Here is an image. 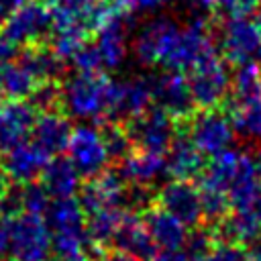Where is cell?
<instances>
[{"instance_id": "obj_43", "label": "cell", "mask_w": 261, "mask_h": 261, "mask_svg": "<svg viewBox=\"0 0 261 261\" xmlns=\"http://www.w3.org/2000/svg\"><path fill=\"white\" fill-rule=\"evenodd\" d=\"M153 261H190L188 253L177 249V251H161V253H155Z\"/></svg>"}, {"instance_id": "obj_52", "label": "cell", "mask_w": 261, "mask_h": 261, "mask_svg": "<svg viewBox=\"0 0 261 261\" xmlns=\"http://www.w3.org/2000/svg\"><path fill=\"white\" fill-rule=\"evenodd\" d=\"M259 75H261V67H259Z\"/></svg>"}, {"instance_id": "obj_47", "label": "cell", "mask_w": 261, "mask_h": 261, "mask_svg": "<svg viewBox=\"0 0 261 261\" xmlns=\"http://www.w3.org/2000/svg\"><path fill=\"white\" fill-rule=\"evenodd\" d=\"M102 261H137L135 257H130L128 253H124V251H116V253H112V255H108L106 259H102Z\"/></svg>"}, {"instance_id": "obj_29", "label": "cell", "mask_w": 261, "mask_h": 261, "mask_svg": "<svg viewBox=\"0 0 261 261\" xmlns=\"http://www.w3.org/2000/svg\"><path fill=\"white\" fill-rule=\"evenodd\" d=\"M122 212L124 210H120V208H104V210L88 214V218H86V234L90 237V241L98 249L106 247V245H112L116 228H118L120 218H122Z\"/></svg>"}, {"instance_id": "obj_50", "label": "cell", "mask_w": 261, "mask_h": 261, "mask_svg": "<svg viewBox=\"0 0 261 261\" xmlns=\"http://www.w3.org/2000/svg\"><path fill=\"white\" fill-rule=\"evenodd\" d=\"M253 22H255V27H257V31H259V35H261V10L255 12V20H253Z\"/></svg>"}, {"instance_id": "obj_7", "label": "cell", "mask_w": 261, "mask_h": 261, "mask_svg": "<svg viewBox=\"0 0 261 261\" xmlns=\"http://www.w3.org/2000/svg\"><path fill=\"white\" fill-rule=\"evenodd\" d=\"M51 12L39 0H27L2 27V37L14 47L41 45L51 35Z\"/></svg>"}, {"instance_id": "obj_26", "label": "cell", "mask_w": 261, "mask_h": 261, "mask_svg": "<svg viewBox=\"0 0 261 261\" xmlns=\"http://www.w3.org/2000/svg\"><path fill=\"white\" fill-rule=\"evenodd\" d=\"M261 237V226L253 214V210H234L218 220L214 228V239L234 245H251Z\"/></svg>"}, {"instance_id": "obj_28", "label": "cell", "mask_w": 261, "mask_h": 261, "mask_svg": "<svg viewBox=\"0 0 261 261\" xmlns=\"http://www.w3.org/2000/svg\"><path fill=\"white\" fill-rule=\"evenodd\" d=\"M39 80L16 59L0 71V96L6 100H27Z\"/></svg>"}, {"instance_id": "obj_30", "label": "cell", "mask_w": 261, "mask_h": 261, "mask_svg": "<svg viewBox=\"0 0 261 261\" xmlns=\"http://www.w3.org/2000/svg\"><path fill=\"white\" fill-rule=\"evenodd\" d=\"M212 159L206 163L202 175H200V181H206V184H214V186H220V188H228L234 171H237V165H239V157H241V151H234V149H222L214 155H210Z\"/></svg>"}, {"instance_id": "obj_35", "label": "cell", "mask_w": 261, "mask_h": 261, "mask_svg": "<svg viewBox=\"0 0 261 261\" xmlns=\"http://www.w3.org/2000/svg\"><path fill=\"white\" fill-rule=\"evenodd\" d=\"M20 198H22V212L39 214V216H43L47 212V208L53 200L49 196V192L43 188V184H37V181L20 186Z\"/></svg>"}, {"instance_id": "obj_14", "label": "cell", "mask_w": 261, "mask_h": 261, "mask_svg": "<svg viewBox=\"0 0 261 261\" xmlns=\"http://www.w3.org/2000/svg\"><path fill=\"white\" fill-rule=\"evenodd\" d=\"M133 16L135 14L114 10L108 20L96 31V47L104 67L116 69L122 65L126 57V37L133 24Z\"/></svg>"}, {"instance_id": "obj_36", "label": "cell", "mask_w": 261, "mask_h": 261, "mask_svg": "<svg viewBox=\"0 0 261 261\" xmlns=\"http://www.w3.org/2000/svg\"><path fill=\"white\" fill-rule=\"evenodd\" d=\"M69 63L80 73H102V67H104L96 43H88V41L73 53V57L69 59Z\"/></svg>"}, {"instance_id": "obj_33", "label": "cell", "mask_w": 261, "mask_h": 261, "mask_svg": "<svg viewBox=\"0 0 261 261\" xmlns=\"http://www.w3.org/2000/svg\"><path fill=\"white\" fill-rule=\"evenodd\" d=\"M88 41V35L75 29H59V31H51L49 35V49L63 59L65 63L73 57V53Z\"/></svg>"}, {"instance_id": "obj_5", "label": "cell", "mask_w": 261, "mask_h": 261, "mask_svg": "<svg viewBox=\"0 0 261 261\" xmlns=\"http://www.w3.org/2000/svg\"><path fill=\"white\" fill-rule=\"evenodd\" d=\"M124 126L128 130L135 149L153 151L161 155H165V151L169 149L171 141L177 135L175 120L159 106H149L139 116L126 120Z\"/></svg>"}, {"instance_id": "obj_15", "label": "cell", "mask_w": 261, "mask_h": 261, "mask_svg": "<svg viewBox=\"0 0 261 261\" xmlns=\"http://www.w3.org/2000/svg\"><path fill=\"white\" fill-rule=\"evenodd\" d=\"M155 198L159 200V206L163 210L179 218L186 226H196L202 220L198 190L186 179H171L163 184Z\"/></svg>"}, {"instance_id": "obj_16", "label": "cell", "mask_w": 261, "mask_h": 261, "mask_svg": "<svg viewBox=\"0 0 261 261\" xmlns=\"http://www.w3.org/2000/svg\"><path fill=\"white\" fill-rule=\"evenodd\" d=\"M112 245H116L118 251L128 253L137 261H151L157 253V247L143 222V216H139V212L133 210L122 212Z\"/></svg>"}, {"instance_id": "obj_11", "label": "cell", "mask_w": 261, "mask_h": 261, "mask_svg": "<svg viewBox=\"0 0 261 261\" xmlns=\"http://www.w3.org/2000/svg\"><path fill=\"white\" fill-rule=\"evenodd\" d=\"M177 35H179V27L175 20L165 16L151 18L147 24H143V29L139 31L133 43L137 59L143 65H157V63L163 65Z\"/></svg>"}, {"instance_id": "obj_9", "label": "cell", "mask_w": 261, "mask_h": 261, "mask_svg": "<svg viewBox=\"0 0 261 261\" xmlns=\"http://www.w3.org/2000/svg\"><path fill=\"white\" fill-rule=\"evenodd\" d=\"M151 86L149 80H128V82H108L106 90V112L104 120L126 122L151 106Z\"/></svg>"}, {"instance_id": "obj_39", "label": "cell", "mask_w": 261, "mask_h": 261, "mask_svg": "<svg viewBox=\"0 0 261 261\" xmlns=\"http://www.w3.org/2000/svg\"><path fill=\"white\" fill-rule=\"evenodd\" d=\"M114 10L120 12H128V14H137L139 10H153L159 6H165L171 0H110Z\"/></svg>"}, {"instance_id": "obj_19", "label": "cell", "mask_w": 261, "mask_h": 261, "mask_svg": "<svg viewBox=\"0 0 261 261\" xmlns=\"http://www.w3.org/2000/svg\"><path fill=\"white\" fill-rule=\"evenodd\" d=\"M143 222L155 243L157 249L161 251H177L184 249L186 239H188V226L175 218L173 214H169L167 210H163L161 206H151L145 210Z\"/></svg>"}, {"instance_id": "obj_32", "label": "cell", "mask_w": 261, "mask_h": 261, "mask_svg": "<svg viewBox=\"0 0 261 261\" xmlns=\"http://www.w3.org/2000/svg\"><path fill=\"white\" fill-rule=\"evenodd\" d=\"M200 208H202V218L210 220V222H218L222 220L228 210H230V200L224 188L214 186V184H206L200 181Z\"/></svg>"}, {"instance_id": "obj_41", "label": "cell", "mask_w": 261, "mask_h": 261, "mask_svg": "<svg viewBox=\"0 0 261 261\" xmlns=\"http://www.w3.org/2000/svg\"><path fill=\"white\" fill-rule=\"evenodd\" d=\"M27 0H0V29L4 27V22L24 4Z\"/></svg>"}, {"instance_id": "obj_12", "label": "cell", "mask_w": 261, "mask_h": 261, "mask_svg": "<svg viewBox=\"0 0 261 261\" xmlns=\"http://www.w3.org/2000/svg\"><path fill=\"white\" fill-rule=\"evenodd\" d=\"M47 161H49V155L39 145L24 139V141L8 147L6 151H2L0 167L12 184L24 186V184L37 181L41 177Z\"/></svg>"}, {"instance_id": "obj_4", "label": "cell", "mask_w": 261, "mask_h": 261, "mask_svg": "<svg viewBox=\"0 0 261 261\" xmlns=\"http://www.w3.org/2000/svg\"><path fill=\"white\" fill-rule=\"evenodd\" d=\"M218 43L230 65L261 61V35L249 16H226L218 29Z\"/></svg>"}, {"instance_id": "obj_18", "label": "cell", "mask_w": 261, "mask_h": 261, "mask_svg": "<svg viewBox=\"0 0 261 261\" xmlns=\"http://www.w3.org/2000/svg\"><path fill=\"white\" fill-rule=\"evenodd\" d=\"M37 110L31 102L8 100L0 104V153L8 147L24 141L35 124Z\"/></svg>"}, {"instance_id": "obj_1", "label": "cell", "mask_w": 261, "mask_h": 261, "mask_svg": "<svg viewBox=\"0 0 261 261\" xmlns=\"http://www.w3.org/2000/svg\"><path fill=\"white\" fill-rule=\"evenodd\" d=\"M110 77L102 73H75L61 84V112L73 118L102 122Z\"/></svg>"}, {"instance_id": "obj_2", "label": "cell", "mask_w": 261, "mask_h": 261, "mask_svg": "<svg viewBox=\"0 0 261 261\" xmlns=\"http://www.w3.org/2000/svg\"><path fill=\"white\" fill-rule=\"evenodd\" d=\"M8 255L12 261H41L51 249V230L43 216L20 212L6 218Z\"/></svg>"}, {"instance_id": "obj_13", "label": "cell", "mask_w": 261, "mask_h": 261, "mask_svg": "<svg viewBox=\"0 0 261 261\" xmlns=\"http://www.w3.org/2000/svg\"><path fill=\"white\" fill-rule=\"evenodd\" d=\"M126 181L120 177L116 169H104L82 186L80 204L86 214L104 210V208H120L124 204Z\"/></svg>"}, {"instance_id": "obj_10", "label": "cell", "mask_w": 261, "mask_h": 261, "mask_svg": "<svg viewBox=\"0 0 261 261\" xmlns=\"http://www.w3.org/2000/svg\"><path fill=\"white\" fill-rule=\"evenodd\" d=\"M69 161L77 169L82 177H94L100 171L108 167V153L104 149L100 130L92 124H82L77 128H71L67 149Z\"/></svg>"}, {"instance_id": "obj_31", "label": "cell", "mask_w": 261, "mask_h": 261, "mask_svg": "<svg viewBox=\"0 0 261 261\" xmlns=\"http://www.w3.org/2000/svg\"><path fill=\"white\" fill-rule=\"evenodd\" d=\"M98 130H100V137H102V143H104V149L108 153V159L118 163L122 161L133 149V141L128 137V130L124 126V122H118V120H102L98 122Z\"/></svg>"}, {"instance_id": "obj_23", "label": "cell", "mask_w": 261, "mask_h": 261, "mask_svg": "<svg viewBox=\"0 0 261 261\" xmlns=\"http://www.w3.org/2000/svg\"><path fill=\"white\" fill-rule=\"evenodd\" d=\"M257 104H261L259 67L255 63H241L230 75V92L226 96V108L230 112L234 108H247Z\"/></svg>"}, {"instance_id": "obj_48", "label": "cell", "mask_w": 261, "mask_h": 261, "mask_svg": "<svg viewBox=\"0 0 261 261\" xmlns=\"http://www.w3.org/2000/svg\"><path fill=\"white\" fill-rule=\"evenodd\" d=\"M251 210H253V214H255V218H257V222H259V226H261V190H259V194H257V198H255Z\"/></svg>"}, {"instance_id": "obj_38", "label": "cell", "mask_w": 261, "mask_h": 261, "mask_svg": "<svg viewBox=\"0 0 261 261\" xmlns=\"http://www.w3.org/2000/svg\"><path fill=\"white\" fill-rule=\"evenodd\" d=\"M206 261H247V251L241 245L216 241L214 247L208 251Z\"/></svg>"}, {"instance_id": "obj_20", "label": "cell", "mask_w": 261, "mask_h": 261, "mask_svg": "<svg viewBox=\"0 0 261 261\" xmlns=\"http://www.w3.org/2000/svg\"><path fill=\"white\" fill-rule=\"evenodd\" d=\"M31 135H33V143L39 145L49 157L61 155L67 149L71 124L61 110H49V112L37 114Z\"/></svg>"}, {"instance_id": "obj_17", "label": "cell", "mask_w": 261, "mask_h": 261, "mask_svg": "<svg viewBox=\"0 0 261 261\" xmlns=\"http://www.w3.org/2000/svg\"><path fill=\"white\" fill-rule=\"evenodd\" d=\"M206 167L204 153L192 143L186 133H177L171 141L169 149L165 151V173L173 179H194L200 177Z\"/></svg>"}, {"instance_id": "obj_22", "label": "cell", "mask_w": 261, "mask_h": 261, "mask_svg": "<svg viewBox=\"0 0 261 261\" xmlns=\"http://www.w3.org/2000/svg\"><path fill=\"white\" fill-rule=\"evenodd\" d=\"M259 190H261V179H259V171H257V161H255V157L241 153L237 171H234V175L226 188L230 208L251 210Z\"/></svg>"}, {"instance_id": "obj_8", "label": "cell", "mask_w": 261, "mask_h": 261, "mask_svg": "<svg viewBox=\"0 0 261 261\" xmlns=\"http://www.w3.org/2000/svg\"><path fill=\"white\" fill-rule=\"evenodd\" d=\"M149 86L155 106L163 108L175 120L179 133L196 112V104L192 100L188 80L181 75V71L167 69L165 73L149 80Z\"/></svg>"}, {"instance_id": "obj_24", "label": "cell", "mask_w": 261, "mask_h": 261, "mask_svg": "<svg viewBox=\"0 0 261 261\" xmlns=\"http://www.w3.org/2000/svg\"><path fill=\"white\" fill-rule=\"evenodd\" d=\"M51 234H69L86 230V212L73 196L53 198L47 212L43 214Z\"/></svg>"}, {"instance_id": "obj_44", "label": "cell", "mask_w": 261, "mask_h": 261, "mask_svg": "<svg viewBox=\"0 0 261 261\" xmlns=\"http://www.w3.org/2000/svg\"><path fill=\"white\" fill-rule=\"evenodd\" d=\"M204 12H208V10H214V8H224V4H226V0H194Z\"/></svg>"}, {"instance_id": "obj_25", "label": "cell", "mask_w": 261, "mask_h": 261, "mask_svg": "<svg viewBox=\"0 0 261 261\" xmlns=\"http://www.w3.org/2000/svg\"><path fill=\"white\" fill-rule=\"evenodd\" d=\"M80 177L82 175L77 173V169L69 159L55 155L53 159L47 161L41 173V184L51 198H67L80 190Z\"/></svg>"}, {"instance_id": "obj_21", "label": "cell", "mask_w": 261, "mask_h": 261, "mask_svg": "<svg viewBox=\"0 0 261 261\" xmlns=\"http://www.w3.org/2000/svg\"><path fill=\"white\" fill-rule=\"evenodd\" d=\"M116 171L126 184H139V186H153L159 181L165 173V155L133 149L122 161H118Z\"/></svg>"}, {"instance_id": "obj_51", "label": "cell", "mask_w": 261, "mask_h": 261, "mask_svg": "<svg viewBox=\"0 0 261 261\" xmlns=\"http://www.w3.org/2000/svg\"><path fill=\"white\" fill-rule=\"evenodd\" d=\"M255 161H257V171H259V179H261V153L255 157Z\"/></svg>"}, {"instance_id": "obj_34", "label": "cell", "mask_w": 261, "mask_h": 261, "mask_svg": "<svg viewBox=\"0 0 261 261\" xmlns=\"http://www.w3.org/2000/svg\"><path fill=\"white\" fill-rule=\"evenodd\" d=\"M29 98L37 112L61 110V82H57V80L39 82Z\"/></svg>"}, {"instance_id": "obj_40", "label": "cell", "mask_w": 261, "mask_h": 261, "mask_svg": "<svg viewBox=\"0 0 261 261\" xmlns=\"http://www.w3.org/2000/svg\"><path fill=\"white\" fill-rule=\"evenodd\" d=\"M261 0H226L224 8L226 16H251L257 12Z\"/></svg>"}, {"instance_id": "obj_3", "label": "cell", "mask_w": 261, "mask_h": 261, "mask_svg": "<svg viewBox=\"0 0 261 261\" xmlns=\"http://www.w3.org/2000/svg\"><path fill=\"white\" fill-rule=\"evenodd\" d=\"M188 88L198 110L220 108L230 92L228 63L216 55L198 61L188 69Z\"/></svg>"}, {"instance_id": "obj_49", "label": "cell", "mask_w": 261, "mask_h": 261, "mask_svg": "<svg viewBox=\"0 0 261 261\" xmlns=\"http://www.w3.org/2000/svg\"><path fill=\"white\" fill-rule=\"evenodd\" d=\"M10 184H12V181L8 179V175H6V173L2 171V167H0V198H2V196H4V192L10 188Z\"/></svg>"}, {"instance_id": "obj_37", "label": "cell", "mask_w": 261, "mask_h": 261, "mask_svg": "<svg viewBox=\"0 0 261 261\" xmlns=\"http://www.w3.org/2000/svg\"><path fill=\"white\" fill-rule=\"evenodd\" d=\"M212 247H214V232L206 228H194L192 232H188V239L184 245L190 257H204Z\"/></svg>"}, {"instance_id": "obj_27", "label": "cell", "mask_w": 261, "mask_h": 261, "mask_svg": "<svg viewBox=\"0 0 261 261\" xmlns=\"http://www.w3.org/2000/svg\"><path fill=\"white\" fill-rule=\"evenodd\" d=\"M18 61L39 80V82H45V80H61L63 77V71H65V61L59 59L51 49L49 45H31V47H24V51L18 55Z\"/></svg>"}, {"instance_id": "obj_42", "label": "cell", "mask_w": 261, "mask_h": 261, "mask_svg": "<svg viewBox=\"0 0 261 261\" xmlns=\"http://www.w3.org/2000/svg\"><path fill=\"white\" fill-rule=\"evenodd\" d=\"M12 57H14V45L0 35V71L4 69V65L12 61Z\"/></svg>"}, {"instance_id": "obj_6", "label": "cell", "mask_w": 261, "mask_h": 261, "mask_svg": "<svg viewBox=\"0 0 261 261\" xmlns=\"http://www.w3.org/2000/svg\"><path fill=\"white\" fill-rule=\"evenodd\" d=\"M181 133H186L204 155H214L222 149H228L234 139L230 116L220 108L194 112V116L188 120Z\"/></svg>"}, {"instance_id": "obj_45", "label": "cell", "mask_w": 261, "mask_h": 261, "mask_svg": "<svg viewBox=\"0 0 261 261\" xmlns=\"http://www.w3.org/2000/svg\"><path fill=\"white\" fill-rule=\"evenodd\" d=\"M8 251V232H6V220L0 218V257Z\"/></svg>"}, {"instance_id": "obj_46", "label": "cell", "mask_w": 261, "mask_h": 261, "mask_svg": "<svg viewBox=\"0 0 261 261\" xmlns=\"http://www.w3.org/2000/svg\"><path fill=\"white\" fill-rule=\"evenodd\" d=\"M253 247H251V251L247 253V261H261V237L255 241V243H251Z\"/></svg>"}]
</instances>
